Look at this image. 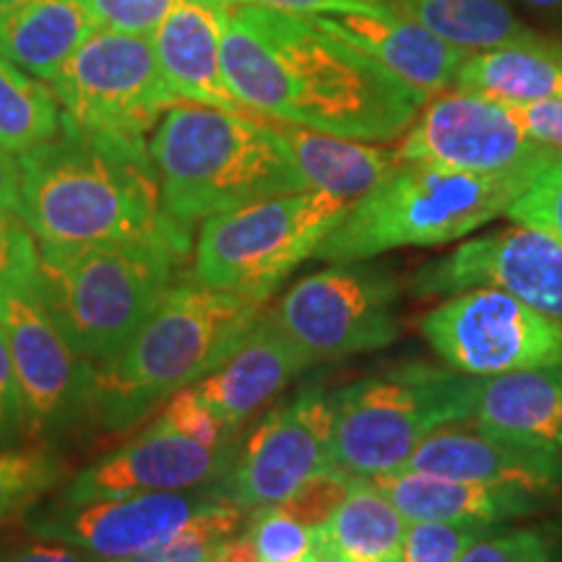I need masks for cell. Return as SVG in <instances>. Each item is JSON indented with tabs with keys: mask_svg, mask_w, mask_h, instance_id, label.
<instances>
[{
	"mask_svg": "<svg viewBox=\"0 0 562 562\" xmlns=\"http://www.w3.org/2000/svg\"><path fill=\"white\" fill-rule=\"evenodd\" d=\"M191 248L170 235L76 248L40 245L34 284L70 347L91 364L104 362L157 311Z\"/></svg>",
	"mask_w": 562,
	"mask_h": 562,
	"instance_id": "5b68a950",
	"label": "cell"
},
{
	"mask_svg": "<svg viewBox=\"0 0 562 562\" xmlns=\"http://www.w3.org/2000/svg\"><path fill=\"white\" fill-rule=\"evenodd\" d=\"M232 451L235 446L209 448L186 435L151 425L140 438L76 474L63 490L60 503L79 505L216 484L227 472Z\"/></svg>",
	"mask_w": 562,
	"mask_h": 562,
	"instance_id": "e0dca14e",
	"label": "cell"
},
{
	"mask_svg": "<svg viewBox=\"0 0 562 562\" xmlns=\"http://www.w3.org/2000/svg\"><path fill=\"white\" fill-rule=\"evenodd\" d=\"M63 480V461L45 448L0 451V524L53 490Z\"/></svg>",
	"mask_w": 562,
	"mask_h": 562,
	"instance_id": "4dcf8cb0",
	"label": "cell"
},
{
	"mask_svg": "<svg viewBox=\"0 0 562 562\" xmlns=\"http://www.w3.org/2000/svg\"><path fill=\"white\" fill-rule=\"evenodd\" d=\"M40 245L16 211H0V292L37 273Z\"/></svg>",
	"mask_w": 562,
	"mask_h": 562,
	"instance_id": "74e56055",
	"label": "cell"
},
{
	"mask_svg": "<svg viewBox=\"0 0 562 562\" xmlns=\"http://www.w3.org/2000/svg\"><path fill=\"white\" fill-rule=\"evenodd\" d=\"M318 529L323 542L347 562H398L409 521L375 484L357 476L334 516Z\"/></svg>",
	"mask_w": 562,
	"mask_h": 562,
	"instance_id": "83f0119b",
	"label": "cell"
},
{
	"mask_svg": "<svg viewBox=\"0 0 562 562\" xmlns=\"http://www.w3.org/2000/svg\"><path fill=\"white\" fill-rule=\"evenodd\" d=\"M505 108H508V104H505ZM508 110L531 138L542 140V144L562 151V102L513 104Z\"/></svg>",
	"mask_w": 562,
	"mask_h": 562,
	"instance_id": "60d3db41",
	"label": "cell"
},
{
	"mask_svg": "<svg viewBox=\"0 0 562 562\" xmlns=\"http://www.w3.org/2000/svg\"><path fill=\"white\" fill-rule=\"evenodd\" d=\"M245 533L261 562H307L323 544L321 529L297 521L279 505L256 508Z\"/></svg>",
	"mask_w": 562,
	"mask_h": 562,
	"instance_id": "1f68e13d",
	"label": "cell"
},
{
	"mask_svg": "<svg viewBox=\"0 0 562 562\" xmlns=\"http://www.w3.org/2000/svg\"><path fill=\"white\" fill-rule=\"evenodd\" d=\"M490 531L476 526L414 521L406 529L398 562H459L461 554Z\"/></svg>",
	"mask_w": 562,
	"mask_h": 562,
	"instance_id": "836d02e7",
	"label": "cell"
},
{
	"mask_svg": "<svg viewBox=\"0 0 562 562\" xmlns=\"http://www.w3.org/2000/svg\"><path fill=\"white\" fill-rule=\"evenodd\" d=\"M334 393L307 385L277 406L235 446L216 490L237 508L279 505L315 474L334 469Z\"/></svg>",
	"mask_w": 562,
	"mask_h": 562,
	"instance_id": "4fadbf2b",
	"label": "cell"
},
{
	"mask_svg": "<svg viewBox=\"0 0 562 562\" xmlns=\"http://www.w3.org/2000/svg\"><path fill=\"white\" fill-rule=\"evenodd\" d=\"M154 425L186 435V438L209 448L235 446V442H232L235 430H229V427L216 417V412L203 402L193 385H188V389H182L175 393V396L167 398L165 412L159 414V419L154 422Z\"/></svg>",
	"mask_w": 562,
	"mask_h": 562,
	"instance_id": "d6a6232c",
	"label": "cell"
},
{
	"mask_svg": "<svg viewBox=\"0 0 562 562\" xmlns=\"http://www.w3.org/2000/svg\"><path fill=\"white\" fill-rule=\"evenodd\" d=\"M24 432V404H21V391L13 370L9 344L0 331V442L16 440Z\"/></svg>",
	"mask_w": 562,
	"mask_h": 562,
	"instance_id": "ab89813d",
	"label": "cell"
},
{
	"mask_svg": "<svg viewBox=\"0 0 562 562\" xmlns=\"http://www.w3.org/2000/svg\"><path fill=\"white\" fill-rule=\"evenodd\" d=\"M232 9V0H182L149 34L161 76L180 102L245 112L222 66Z\"/></svg>",
	"mask_w": 562,
	"mask_h": 562,
	"instance_id": "ffe728a7",
	"label": "cell"
},
{
	"mask_svg": "<svg viewBox=\"0 0 562 562\" xmlns=\"http://www.w3.org/2000/svg\"><path fill=\"white\" fill-rule=\"evenodd\" d=\"M216 501H224L216 484H203L79 505L58 503L32 518L30 531L40 539L79 547L97 562H117L170 542L182 526Z\"/></svg>",
	"mask_w": 562,
	"mask_h": 562,
	"instance_id": "2e32d148",
	"label": "cell"
},
{
	"mask_svg": "<svg viewBox=\"0 0 562 562\" xmlns=\"http://www.w3.org/2000/svg\"><path fill=\"white\" fill-rule=\"evenodd\" d=\"M311 19L427 97L456 87L461 66L472 55L440 40L438 34L393 5L378 11L323 13Z\"/></svg>",
	"mask_w": 562,
	"mask_h": 562,
	"instance_id": "d6986e66",
	"label": "cell"
},
{
	"mask_svg": "<svg viewBox=\"0 0 562 562\" xmlns=\"http://www.w3.org/2000/svg\"><path fill=\"white\" fill-rule=\"evenodd\" d=\"M271 125L290 149L307 188L349 203L370 193L402 161L396 146L389 144L341 138L279 121H271Z\"/></svg>",
	"mask_w": 562,
	"mask_h": 562,
	"instance_id": "d4e9b609",
	"label": "cell"
},
{
	"mask_svg": "<svg viewBox=\"0 0 562 562\" xmlns=\"http://www.w3.org/2000/svg\"><path fill=\"white\" fill-rule=\"evenodd\" d=\"M243 513L229 501H216L182 526L170 542L117 562H211L216 550L237 531Z\"/></svg>",
	"mask_w": 562,
	"mask_h": 562,
	"instance_id": "f546056e",
	"label": "cell"
},
{
	"mask_svg": "<svg viewBox=\"0 0 562 562\" xmlns=\"http://www.w3.org/2000/svg\"><path fill=\"white\" fill-rule=\"evenodd\" d=\"M469 422L497 438L562 456V362L476 378Z\"/></svg>",
	"mask_w": 562,
	"mask_h": 562,
	"instance_id": "603a6c76",
	"label": "cell"
},
{
	"mask_svg": "<svg viewBox=\"0 0 562 562\" xmlns=\"http://www.w3.org/2000/svg\"><path fill=\"white\" fill-rule=\"evenodd\" d=\"M307 562H347V560H344V558H341V554L334 550V547H328L326 542H323V544H321V550H318V552H315V554H313V558H311V560H307Z\"/></svg>",
	"mask_w": 562,
	"mask_h": 562,
	"instance_id": "bcb514c9",
	"label": "cell"
},
{
	"mask_svg": "<svg viewBox=\"0 0 562 562\" xmlns=\"http://www.w3.org/2000/svg\"><path fill=\"white\" fill-rule=\"evenodd\" d=\"M222 66L245 110L341 138L393 144L430 100L311 16L235 5Z\"/></svg>",
	"mask_w": 562,
	"mask_h": 562,
	"instance_id": "6da1fadb",
	"label": "cell"
},
{
	"mask_svg": "<svg viewBox=\"0 0 562 562\" xmlns=\"http://www.w3.org/2000/svg\"><path fill=\"white\" fill-rule=\"evenodd\" d=\"M370 482L402 510L406 521H435L456 526H492L526 518L550 508V497L516 487H492V484L451 480L414 469L370 476Z\"/></svg>",
	"mask_w": 562,
	"mask_h": 562,
	"instance_id": "44dd1931",
	"label": "cell"
},
{
	"mask_svg": "<svg viewBox=\"0 0 562 562\" xmlns=\"http://www.w3.org/2000/svg\"><path fill=\"white\" fill-rule=\"evenodd\" d=\"M97 30L89 0H0V58L45 83Z\"/></svg>",
	"mask_w": 562,
	"mask_h": 562,
	"instance_id": "cb8c5ba5",
	"label": "cell"
},
{
	"mask_svg": "<svg viewBox=\"0 0 562 562\" xmlns=\"http://www.w3.org/2000/svg\"><path fill=\"white\" fill-rule=\"evenodd\" d=\"M419 331L448 368L472 378L562 362V323L490 286L446 297Z\"/></svg>",
	"mask_w": 562,
	"mask_h": 562,
	"instance_id": "8fae6325",
	"label": "cell"
},
{
	"mask_svg": "<svg viewBox=\"0 0 562 562\" xmlns=\"http://www.w3.org/2000/svg\"><path fill=\"white\" fill-rule=\"evenodd\" d=\"M307 368L305 357L263 313L243 347L193 389L229 430H237Z\"/></svg>",
	"mask_w": 562,
	"mask_h": 562,
	"instance_id": "7402d4cb",
	"label": "cell"
},
{
	"mask_svg": "<svg viewBox=\"0 0 562 562\" xmlns=\"http://www.w3.org/2000/svg\"><path fill=\"white\" fill-rule=\"evenodd\" d=\"M389 3L419 21L440 40L469 53L516 45H552L544 34L526 26L505 0H389Z\"/></svg>",
	"mask_w": 562,
	"mask_h": 562,
	"instance_id": "4316f807",
	"label": "cell"
},
{
	"mask_svg": "<svg viewBox=\"0 0 562 562\" xmlns=\"http://www.w3.org/2000/svg\"><path fill=\"white\" fill-rule=\"evenodd\" d=\"M453 89L474 91L501 104L562 102V47H497L472 53Z\"/></svg>",
	"mask_w": 562,
	"mask_h": 562,
	"instance_id": "484cf974",
	"label": "cell"
},
{
	"mask_svg": "<svg viewBox=\"0 0 562 562\" xmlns=\"http://www.w3.org/2000/svg\"><path fill=\"white\" fill-rule=\"evenodd\" d=\"M21 193V167L16 154L0 149V211H16Z\"/></svg>",
	"mask_w": 562,
	"mask_h": 562,
	"instance_id": "ee69618b",
	"label": "cell"
},
{
	"mask_svg": "<svg viewBox=\"0 0 562 562\" xmlns=\"http://www.w3.org/2000/svg\"><path fill=\"white\" fill-rule=\"evenodd\" d=\"M0 562H97L79 547H70L55 539H40L30 544H16L0 552Z\"/></svg>",
	"mask_w": 562,
	"mask_h": 562,
	"instance_id": "7bdbcfd3",
	"label": "cell"
},
{
	"mask_svg": "<svg viewBox=\"0 0 562 562\" xmlns=\"http://www.w3.org/2000/svg\"><path fill=\"white\" fill-rule=\"evenodd\" d=\"M476 286L501 290L562 323V240L513 222L427 261L409 279L417 297H451Z\"/></svg>",
	"mask_w": 562,
	"mask_h": 562,
	"instance_id": "9a60e30c",
	"label": "cell"
},
{
	"mask_svg": "<svg viewBox=\"0 0 562 562\" xmlns=\"http://www.w3.org/2000/svg\"><path fill=\"white\" fill-rule=\"evenodd\" d=\"M355 480L357 476L344 474L339 469H328V472L315 474L313 480H307L302 487L294 490L284 503H279V508L286 510L292 518H297L305 526L318 529V526H323L334 516V510L347 497Z\"/></svg>",
	"mask_w": 562,
	"mask_h": 562,
	"instance_id": "8d00e7d4",
	"label": "cell"
},
{
	"mask_svg": "<svg viewBox=\"0 0 562 562\" xmlns=\"http://www.w3.org/2000/svg\"><path fill=\"white\" fill-rule=\"evenodd\" d=\"M510 222L552 232L562 240V157L544 167L505 211Z\"/></svg>",
	"mask_w": 562,
	"mask_h": 562,
	"instance_id": "e575fe53",
	"label": "cell"
},
{
	"mask_svg": "<svg viewBox=\"0 0 562 562\" xmlns=\"http://www.w3.org/2000/svg\"><path fill=\"white\" fill-rule=\"evenodd\" d=\"M60 131V104L45 81L0 58V149L24 154Z\"/></svg>",
	"mask_w": 562,
	"mask_h": 562,
	"instance_id": "f1b7e54d",
	"label": "cell"
},
{
	"mask_svg": "<svg viewBox=\"0 0 562 562\" xmlns=\"http://www.w3.org/2000/svg\"><path fill=\"white\" fill-rule=\"evenodd\" d=\"M404 469L427 472L451 480L516 487L533 495L560 501L562 497V456L524 442L497 438L480 427L448 425L432 432L409 456Z\"/></svg>",
	"mask_w": 562,
	"mask_h": 562,
	"instance_id": "ac0fdd59",
	"label": "cell"
},
{
	"mask_svg": "<svg viewBox=\"0 0 562 562\" xmlns=\"http://www.w3.org/2000/svg\"><path fill=\"white\" fill-rule=\"evenodd\" d=\"M459 562H560L558 542L542 529L484 533Z\"/></svg>",
	"mask_w": 562,
	"mask_h": 562,
	"instance_id": "d590c367",
	"label": "cell"
},
{
	"mask_svg": "<svg viewBox=\"0 0 562 562\" xmlns=\"http://www.w3.org/2000/svg\"><path fill=\"white\" fill-rule=\"evenodd\" d=\"M533 178L537 175H480L430 161H398L370 193L351 203L315 258L370 261L398 248L456 243L503 216Z\"/></svg>",
	"mask_w": 562,
	"mask_h": 562,
	"instance_id": "8992f818",
	"label": "cell"
},
{
	"mask_svg": "<svg viewBox=\"0 0 562 562\" xmlns=\"http://www.w3.org/2000/svg\"><path fill=\"white\" fill-rule=\"evenodd\" d=\"M398 284L385 269L349 261L307 273L269 313L307 364L391 347L402 334Z\"/></svg>",
	"mask_w": 562,
	"mask_h": 562,
	"instance_id": "30bf717a",
	"label": "cell"
},
{
	"mask_svg": "<svg viewBox=\"0 0 562 562\" xmlns=\"http://www.w3.org/2000/svg\"><path fill=\"white\" fill-rule=\"evenodd\" d=\"M182 0H89L104 30L151 34Z\"/></svg>",
	"mask_w": 562,
	"mask_h": 562,
	"instance_id": "f35d334b",
	"label": "cell"
},
{
	"mask_svg": "<svg viewBox=\"0 0 562 562\" xmlns=\"http://www.w3.org/2000/svg\"><path fill=\"white\" fill-rule=\"evenodd\" d=\"M349 206L307 188L209 216L193 245L191 279L214 290L271 297L281 281L315 256Z\"/></svg>",
	"mask_w": 562,
	"mask_h": 562,
	"instance_id": "ba28073f",
	"label": "cell"
},
{
	"mask_svg": "<svg viewBox=\"0 0 562 562\" xmlns=\"http://www.w3.org/2000/svg\"><path fill=\"white\" fill-rule=\"evenodd\" d=\"M269 297L178 281L133 339L91 364L89 414L108 430H125L154 406L203 381L243 347Z\"/></svg>",
	"mask_w": 562,
	"mask_h": 562,
	"instance_id": "3957f363",
	"label": "cell"
},
{
	"mask_svg": "<svg viewBox=\"0 0 562 562\" xmlns=\"http://www.w3.org/2000/svg\"><path fill=\"white\" fill-rule=\"evenodd\" d=\"M524 3H531V5H537V9H544V11L562 13V0H524Z\"/></svg>",
	"mask_w": 562,
	"mask_h": 562,
	"instance_id": "7dc6e473",
	"label": "cell"
},
{
	"mask_svg": "<svg viewBox=\"0 0 562 562\" xmlns=\"http://www.w3.org/2000/svg\"><path fill=\"white\" fill-rule=\"evenodd\" d=\"M211 562H261V558H258L256 547H252L248 533H240V537L232 533L227 542L216 550Z\"/></svg>",
	"mask_w": 562,
	"mask_h": 562,
	"instance_id": "f6af8a7d",
	"label": "cell"
},
{
	"mask_svg": "<svg viewBox=\"0 0 562 562\" xmlns=\"http://www.w3.org/2000/svg\"><path fill=\"white\" fill-rule=\"evenodd\" d=\"M0 331L9 344L30 438L66 430L89 414L91 362L70 347L47 313L34 277L0 292Z\"/></svg>",
	"mask_w": 562,
	"mask_h": 562,
	"instance_id": "5bb4252c",
	"label": "cell"
},
{
	"mask_svg": "<svg viewBox=\"0 0 562 562\" xmlns=\"http://www.w3.org/2000/svg\"><path fill=\"white\" fill-rule=\"evenodd\" d=\"M232 3L297 13V16H323V13L341 11H378L391 5L389 0H232Z\"/></svg>",
	"mask_w": 562,
	"mask_h": 562,
	"instance_id": "b9f144b4",
	"label": "cell"
},
{
	"mask_svg": "<svg viewBox=\"0 0 562 562\" xmlns=\"http://www.w3.org/2000/svg\"><path fill=\"white\" fill-rule=\"evenodd\" d=\"M19 216L40 245L76 248L159 235L193 243V232L165 214L146 138L60 121L53 138L19 154Z\"/></svg>",
	"mask_w": 562,
	"mask_h": 562,
	"instance_id": "7a4b0ae2",
	"label": "cell"
},
{
	"mask_svg": "<svg viewBox=\"0 0 562 562\" xmlns=\"http://www.w3.org/2000/svg\"><path fill=\"white\" fill-rule=\"evenodd\" d=\"M60 121L81 131L146 138L180 100L167 87L149 34L100 26L47 81Z\"/></svg>",
	"mask_w": 562,
	"mask_h": 562,
	"instance_id": "9c48e42d",
	"label": "cell"
},
{
	"mask_svg": "<svg viewBox=\"0 0 562 562\" xmlns=\"http://www.w3.org/2000/svg\"><path fill=\"white\" fill-rule=\"evenodd\" d=\"M396 149L402 161L480 175H539L562 157L531 138L505 104L463 89L430 97Z\"/></svg>",
	"mask_w": 562,
	"mask_h": 562,
	"instance_id": "7c38bea8",
	"label": "cell"
},
{
	"mask_svg": "<svg viewBox=\"0 0 562 562\" xmlns=\"http://www.w3.org/2000/svg\"><path fill=\"white\" fill-rule=\"evenodd\" d=\"M165 214L182 229L273 195L307 191L269 117L178 102L149 138Z\"/></svg>",
	"mask_w": 562,
	"mask_h": 562,
	"instance_id": "277c9868",
	"label": "cell"
},
{
	"mask_svg": "<svg viewBox=\"0 0 562 562\" xmlns=\"http://www.w3.org/2000/svg\"><path fill=\"white\" fill-rule=\"evenodd\" d=\"M476 378L409 362L334 391V469L370 480L398 472L440 427L469 422Z\"/></svg>",
	"mask_w": 562,
	"mask_h": 562,
	"instance_id": "52a82bcc",
	"label": "cell"
}]
</instances>
